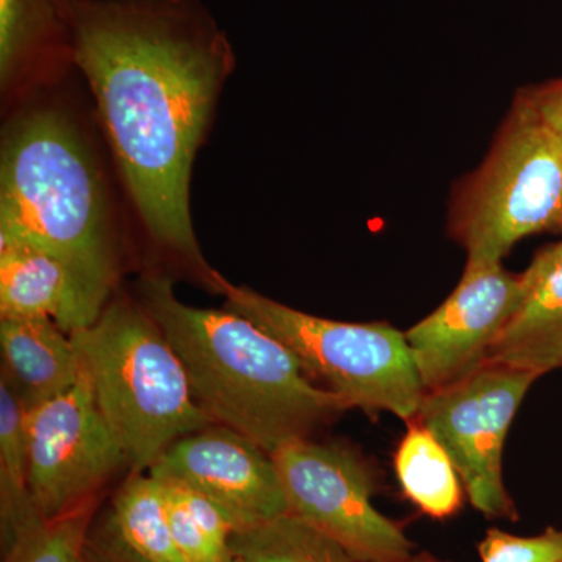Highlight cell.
Returning <instances> with one entry per match:
<instances>
[{
    "instance_id": "cell-23",
    "label": "cell",
    "mask_w": 562,
    "mask_h": 562,
    "mask_svg": "<svg viewBox=\"0 0 562 562\" xmlns=\"http://www.w3.org/2000/svg\"><path fill=\"white\" fill-rule=\"evenodd\" d=\"M85 562H138L128 557L113 539L99 528L90 532L87 550H85Z\"/></svg>"
},
{
    "instance_id": "cell-24",
    "label": "cell",
    "mask_w": 562,
    "mask_h": 562,
    "mask_svg": "<svg viewBox=\"0 0 562 562\" xmlns=\"http://www.w3.org/2000/svg\"><path fill=\"white\" fill-rule=\"evenodd\" d=\"M397 562H449L443 561L441 558L435 557V554L428 552L413 553L412 557L406 558V560L397 561Z\"/></svg>"
},
{
    "instance_id": "cell-10",
    "label": "cell",
    "mask_w": 562,
    "mask_h": 562,
    "mask_svg": "<svg viewBox=\"0 0 562 562\" xmlns=\"http://www.w3.org/2000/svg\"><path fill=\"white\" fill-rule=\"evenodd\" d=\"M535 288L530 269L468 265L458 286L430 316L405 333L425 392L461 382L486 362L492 342Z\"/></svg>"
},
{
    "instance_id": "cell-26",
    "label": "cell",
    "mask_w": 562,
    "mask_h": 562,
    "mask_svg": "<svg viewBox=\"0 0 562 562\" xmlns=\"http://www.w3.org/2000/svg\"><path fill=\"white\" fill-rule=\"evenodd\" d=\"M558 562H562V560H561V561H558Z\"/></svg>"
},
{
    "instance_id": "cell-20",
    "label": "cell",
    "mask_w": 562,
    "mask_h": 562,
    "mask_svg": "<svg viewBox=\"0 0 562 562\" xmlns=\"http://www.w3.org/2000/svg\"><path fill=\"white\" fill-rule=\"evenodd\" d=\"M95 501L55 519L41 517L22 528L3 543V562H85Z\"/></svg>"
},
{
    "instance_id": "cell-4",
    "label": "cell",
    "mask_w": 562,
    "mask_h": 562,
    "mask_svg": "<svg viewBox=\"0 0 562 562\" xmlns=\"http://www.w3.org/2000/svg\"><path fill=\"white\" fill-rule=\"evenodd\" d=\"M69 336L132 473L149 472L171 443L214 424L171 342L138 301L113 295L94 324Z\"/></svg>"
},
{
    "instance_id": "cell-8",
    "label": "cell",
    "mask_w": 562,
    "mask_h": 562,
    "mask_svg": "<svg viewBox=\"0 0 562 562\" xmlns=\"http://www.w3.org/2000/svg\"><path fill=\"white\" fill-rule=\"evenodd\" d=\"M288 513L335 539L355 562H397L414 553L403 528L373 506L375 479L360 454L297 439L272 453Z\"/></svg>"
},
{
    "instance_id": "cell-21",
    "label": "cell",
    "mask_w": 562,
    "mask_h": 562,
    "mask_svg": "<svg viewBox=\"0 0 562 562\" xmlns=\"http://www.w3.org/2000/svg\"><path fill=\"white\" fill-rule=\"evenodd\" d=\"M482 562H558L562 560V530L547 528L538 536H516L491 528L479 543Z\"/></svg>"
},
{
    "instance_id": "cell-16",
    "label": "cell",
    "mask_w": 562,
    "mask_h": 562,
    "mask_svg": "<svg viewBox=\"0 0 562 562\" xmlns=\"http://www.w3.org/2000/svg\"><path fill=\"white\" fill-rule=\"evenodd\" d=\"M101 530L135 561L188 562L173 539L161 483L149 472L122 484Z\"/></svg>"
},
{
    "instance_id": "cell-18",
    "label": "cell",
    "mask_w": 562,
    "mask_h": 562,
    "mask_svg": "<svg viewBox=\"0 0 562 562\" xmlns=\"http://www.w3.org/2000/svg\"><path fill=\"white\" fill-rule=\"evenodd\" d=\"M25 408L9 376L0 373V538L2 546L41 519L29 483ZM44 519V517H43Z\"/></svg>"
},
{
    "instance_id": "cell-17",
    "label": "cell",
    "mask_w": 562,
    "mask_h": 562,
    "mask_svg": "<svg viewBox=\"0 0 562 562\" xmlns=\"http://www.w3.org/2000/svg\"><path fill=\"white\" fill-rule=\"evenodd\" d=\"M394 457V469L405 497L425 516L446 520L460 512L464 486L452 460L438 439L417 420Z\"/></svg>"
},
{
    "instance_id": "cell-7",
    "label": "cell",
    "mask_w": 562,
    "mask_h": 562,
    "mask_svg": "<svg viewBox=\"0 0 562 562\" xmlns=\"http://www.w3.org/2000/svg\"><path fill=\"white\" fill-rule=\"evenodd\" d=\"M539 376L498 362L427 392L416 420L438 439L473 508L487 519L517 520L503 482V449L517 409Z\"/></svg>"
},
{
    "instance_id": "cell-5",
    "label": "cell",
    "mask_w": 562,
    "mask_h": 562,
    "mask_svg": "<svg viewBox=\"0 0 562 562\" xmlns=\"http://www.w3.org/2000/svg\"><path fill=\"white\" fill-rule=\"evenodd\" d=\"M562 231V139L519 98L490 151L450 195L447 233L468 265L502 262L531 235Z\"/></svg>"
},
{
    "instance_id": "cell-9",
    "label": "cell",
    "mask_w": 562,
    "mask_h": 562,
    "mask_svg": "<svg viewBox=\"0 0 562 562\" xmlns=\"http://www.w3.org/2000/svg\"><path fill=\"white\" fill-rule=\"evenodd\" d=\"M29 483L44 519L98 498L127 454L99 409L83 372L80 382L25 413Z\"/></svg>"
},
{
    "instance_id": "cell-15",
    "label": "cell",
    "mask_w": 562,
    "mask_h": 562,
    "mask_svg": "<svg viewBox=\"0 0 562 562\" xmlns=\"http://www.w3.org/2000/svg\"><path fill=\"white\" fill-rule=\"evenodd\" d=\"M68 55L65 0H0V85L9 91L29 70Z\"/></svg>"
},
{
    "instance_id": "cell-1",
    "label": "cell",
    "mask_w": 562,
    "mask_h": 562,
    "mask_svg": "<svg viewBox=\"0 0 562 562\" xmlns=\"http://www.w3.org/2000/svg\"><path fill=\"white\" fill-rule=\"evenodd\" d=\"M70 61L99 117L144 227L162 249L220 290L190 206L205 143L235 52L199 0H65Z\"/></svg>"
},
{
    "instance_id": "cell-3",
    "label": "cell",
    "mask_w": 562,
    "mask_h": 562,
    "mask_svg": "<svg viewBox=\"0 0 562 562\" xmlns=\"http://www.w3.org/2000/svg\"><path fill=\"white\" fill-rule=\"evenodd\" d=\"M0 243L58 258L101 312L113 299L120 250L105 180L79 125L61 110L24 111L3 132Z\"/></svg>"
},
{
    "instance_id": "cell-6",
    "label": "cell",
    "mask_w": 562,
    "mask_h": 562,
    "mask_svg": "<svg viewBox=\"0 0 562 562\" xmlns=\"http://www.w3.org/2000/svg\"><path fill=\"white\" fill-rule=\"evenodd\" d=\"M227 308L290 349L303 372L341 398L347 409L416 420L425 392L405 333L386 322L324 319L272 301L221 276Z\"/></svg>"
},
{
    "instance_id": "cell-13",
    "label": "cell",
    "mask_w": 562,
    "mask_h": 562,
    "mask_svg": "<svg viewBox=\"0 0 562 562\" xmlns=\"http://www.w3.org/2000/svg\"><path fill=\"white\" fill-rule=\"evenodd\" d=\"M535 288L487 351V362L538 376L562 369V241L546 247L528 266Z\"/></svg>"
},
{
    "instance_id": "cell-22",
    "label": "cell",
    "mask_w": 562,
    "mask_h": 562,
    "mask_svg": "<svg viewBox=\"0 0 562 562\" xmlns=\"http://www.w3.org/2000/svg\"><path fill=\"white\" fill-rule=\"evenodd\" d=\"M517 95L562 139V79L524 88Z\"/></svg>"
},
{
    "instance_id": "cell-19",
    "label": "cell",
    "mask_w": 562,
    "mask_h": 562,
    "mask_svg": "<svg viewBox=\"0 0 562 562\" xmlns=\"http://www.w3.org/2000/svg\"><path fill=\"white\" fill-rule=\"evenodd\" d=\"M231 550L241 562H355L335 539L291 513L233 532Z\"/></svg>"
},
{
    "instance_id": "cell-14",
    "label": "cell",
    "mask_w": 562,
    "mask_h": 562,
    "mask_svg": "<svg viewBox=\"0 0 562 562\" xmlns=\"http://www.w3.org/2000/svg\"><path fill=\"white\" fill-rule=\"evenodd\" d=\"M2 373L31 409L76 386L81 364L68 333L49 317L0 319Z\"/></svg>"
},
{
    "instance_id": "cell-11",
    "label": "cell",
    "mask_w": 562,
    "mask_h": 562,
    "mask_svg": "<svg viewBox=\"0 0 562 562\" xmlns=\"http://www.w3.org/2000/svg\"><path fill=\"white\" fill-rule=\"evenodd\" d=\"M149 473L201 492L224 512L233 532L288 513L272 454L224 425L171 443Z\"/></svg>"
},
{
    "instance_id": "cell-25",
    "label": "cell",
    "mask_w": 562,
    "mask_h": 562,
    "mask_svg": "<svg viewBox=\"0 0 562 562\" xmlns=\"http://www.w3.org/2000/svg\"><path fill=\"white\" fill-rule=\"evenodd\" d=\"M232 562H241V561L235 560V558H233V561H232Z\"/></svg>"
},
{
    "instance_id": "cell-12",
    "label": "cell",
    "mask_w": 562,
    "mask_h": 562,
    "mask_svg": "<svg viewBox=\"0 0 562 562\" xmlns=\"http://www.w3.org/2000/svg\"><path fill=\"white\" fill-rule=\"evenodd\" d=\"M101 314L58 258L24 244L0 243V319L49 317L70 335Z\"/></svg>"
},
{
    "instance_id": "cell-2",
    "label": "cell",
    "mask_w": 562,
    "mask_h": 562,
    "mask_svg": "<svg viewBox=\"0 0 562 562\" xmlns=\"http://www.w3.org/2000/svg\"><path fill=\"white\" fill-rule=\"evenodd\" d=\"M138 297L180 358L203 412L266 452L308 439L349 412L314 384L284 344L241 314L187 305L160 273L140 277Z\"/></svg>"
}]
</instances>
